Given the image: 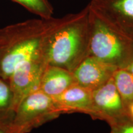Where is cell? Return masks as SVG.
<instances>
[{
	"instance_id": "1",
	"label": "cell",
	"mask_w": 133,
	"mask_h": 133,
	"mask_svg": "<svg viewBox=\"0 0 133 133\" xmlns=\"http://www.w3.org/2000/svg\"><path fill=\"white\" fill-rule=\"evenodd\" d=\"M89 12L87 6L78 12L53 19L43 44L48 65L73 72L89 56Z\"/></svg>"
},
{
	"instance_id": "2",
	"label": "cell",
	"mask_w": 133,
	"mask_h": 133,
	"mask_svg": "<svg viewBox=\"0 0 133 133\" xmlns=\"http://www.w3.org/2000/svg\"><path fill=\"white\" fill-rule=\"evenodd\" d=\"M53 19L27 20L0 29V75L9 81L20 65L43 57L44 39Z\"/></svg>"
},
{
	"instance_id": "3",
	"label": "cell",
	"mask_w": 133,
	"mask_h": 133,
	"mask_svg": "<svg viewBox=\"0 0 133 133\" xmlns=\"http://www.w3.org/2000/svg\"><path fill=\"white\" fill-rule=\"evenodd\" d=\"M89 27V56L118 69L127 67L133 60L132 39L114 30L90 9Z\"/></svg>"
},
{
	"instance_id": "4",
	"label": "cell",
	"mask_w": 133,
	"mask_h": 133,
	"mask_svg": "<svg viewBox=\"0 0 133 133\" xmlns=\"http://www.w3.org/2000/svg\"><path fill=\"white\" fill-rule=\"evenodd\" d=\"M61 115L54 100L38 89L25 96L18 104L8 128L11 133H28Z\"/></svg>"
},
{
	"instance_id": "5",
	"label": "cell",
	"mask_w": 133,
	"mask_h": 133,
	"mask_svg": "<svg viewBox=\"0 0 133 133\" xmlns=\"http://www.w3.org/2000/svg\"><path fill=\"white\" fill-rule=\"evenodd\" d=\"M88 6L114 30L133 40V0H91Z\"/></svg>"
},
{
	"instance_id": "6",
	"label": "cell",
	"mask_w": 133,
	"mask_h": 133,
	"mask_svg": "<svg viewBox=\"0 0 133 133\" xmlns=\"http://www.w3.org/2000/svg\"><path fill=\"white\" fill-rule=\"evenodd\" d=\"M48 65L44 57H39L26 61L16 68L9 78L14 92L15 109L25 96L39 89L41 77Z\"/></svg>"
},
{
	"instance_id": "7",
	"label": "cell",
	"mask_w": 133,
	"mask_h": 133,
	"mask_svg": "<svg viewBox=\"0 0 133 133\" xmlns=\"http://www.w3.org/2000/svg\"><path fill=\"white\" fill-rule=\"evenodd\" d=\"M93 119H99L108 124L128 115L112 78L105 84L92 92Z\"/></svg>"
},
{
	"instance_id": "8",
	"label": "cell",
	"mask_w": 133,
	"mask_h": 133,
	"mask_svg": "<svg viewBox=\"0 0 133 133\" xmlns=\"http://www.w3.org/2000/svg\"><path fill=\"white\" fill-rule=\"evenodd\" d=\"M117 69L97 58L88 56L72 73L76 84L92 92L112 78Z\"/></svg>"
},
{
	"instance_id": "9",
	"label": "cell",
	"mask_w": 133,
	"mask_h": 133,
	"mask_svg": "<svg viewBox=\"0 0 133 133\" xmlns=\"http://www.w3.org/2000/svg\"><path fill=\"white\" fill-rule=\"evenodd\" d=\"M53 99L62 114L79 112L87 114L94 118L92 92L77 84L70 86Z\"/></svg>"
},
{
	"instance_id": "10",
	"label": "cell",
	"mask_w": 133,
	"mask_h": 133,
	"mask_svg": "<svg viewBox=\"0 0 133 133\" xmlns=\"http://www.w3.org/2000/svg\"><path fill=\"white\" fill-rule=\"evenodd\" d=\"M75 84L72 72L60 66L48 65L41 77L39 89L53 99Z\"/></svg>"
},
{
	"instance_id": "11",
	"label": "cell",
	"mask_w": 133,
	"mask_h": 133,
	"mask_svg": "<svg viewBox=\"0 0 133 133\" xmlns=\"http://www.w3.org/2000/svg\"><path fill=\"white\" fill-rule=\"evenodd\" d=\"M112 79L127 112L129 106L133 102V74L126 68L117 69Z\"/></svg>"
},
{
	"instance_id": "12",
	"label": "cell",
	"mask_w": 133,
	"mask_h": 133,
	"mask_svg": "<svg viewBox=\"0 0 133 133\" xmlns=\"http://www.w3.org/2000/svg\"><path fill=\"white\" fill-rule=\"evenodd\" d=\"M14 110V96L11 84L0 75V123L8 127Z\"/></svg>"
},
{
	"instance_id": "13",
	"label": "cell",
	"mask_w": 133,
	"mask_h": 133,
	"mask_svg": "<svg viewBox=\"0 0 133 133\" xmlns=\"http://www.w3.org/2000/svg\"><path fill=\"white\" fill-rule=\"evenodd\" d=\"M43 19L53 17L54 9L49 0H12Z\"/></svg>"
},
{
	"instance_id": "14",
	"label": "cell",
	"mask_w": 133,
	"mask_h": 133,
	"mask_svg": "<svg viewBox=\"0 0 133 133\" xmlns=\"http://www.w3.org/2000/svg\"><path fill=\"white\" fill-rule=\"evenodd\" d=\"M110 133H133V119L126 115L108 124Z\"/></svg>"
},
{
	"instance_id": "15",
	"label": "cell",
	"mask_w": 133,
	"mask_h": 133,
	"mask_svg": "<svg viewBox=\"0 0 133 133\" xmlns=\"http://www.w3.org/2000/svg\"><path fill=\"white\" fill-rule=\"evenodd\" d=\"M0 133H11L7 126L0 123Z\"/></svg>"
},
{
	"instance_id": "16",
	"label": "cell",
	"mask_w": 133,
	"mask_h": 133,
	"mask_svg": "<svg viewBox=\"0 0 133 133\" xmlns=\"http://www.w3.org/2000/svg\"><path fill=\"white\" fill-rule=\"evenodd\" d=\"M127 113L129 117H131L133 119V102L129 106L127 110Z\"/></svg>"
},
{
	"instance_id": "17",
	"label": "cell",
	"mask_w": 133,
	"mask_h": 133,
	"mask_svg": "<svg viewBox=\"0 0 133 133\" xmlns=\"http://www.w3.org/2000/svg\"><path fill=\"white\" fill-rule=\"evenodd\" d=\"M126 69H127L129 71H130L133 74V60L132 61V62L129 64V65L128 66Z\"/></svg>"
}]
</instances>
